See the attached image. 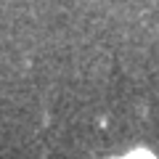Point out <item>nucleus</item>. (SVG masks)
Listing matches in <instances>:
<instances>
[{
	"label": "nucleus",
	"mask_w": 159,
	"mask_h": 159,
	"mask_svg": "<svg viewBox=\"0 0 159 159\" xmlns=\"http://www.w3.org/2000/svg\"><path fill=\"white\" fill-rule=\"evenodd\" d=\"M125 159H154V157L146 154V151H135V154H130V157H125Z\"/></svg>",
	"instance_id": "f257e3e1"
}]
</instances>
